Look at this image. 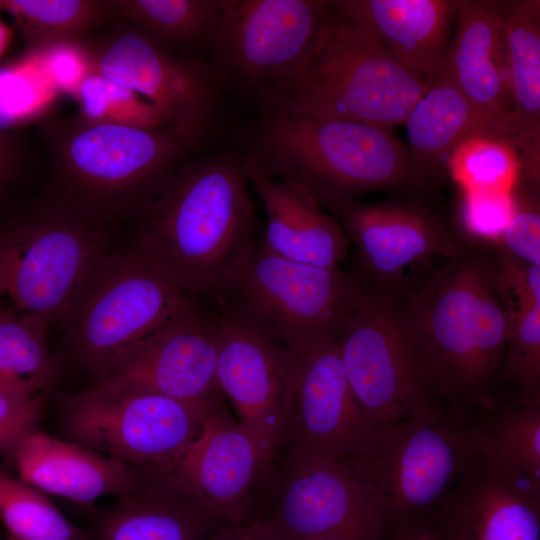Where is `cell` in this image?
<instances>
[{"label":"cell","mask_w":540,"mask_h":540,"mask_svg":"<svg viewBox=\"0 0 540 540\" xmlns=\"http://www.w3.org/2000/svg\"><path fill=\"white\" fill-rule=\"evenodd\" d=\"M455 23L446 74L480 110L495 137L510 144L509 66L497 1L456 0Z\"/></svg>","instance_id":"7402d4cb"},{"label":"cell","mask_w":540,"mask_h":540,"mask_svg":"<svg viewBox=\"0 0 540 540\" xmlns=\"http://www.w3.org/2000/svg\"><path fill=\"white\" fill-rule=\"evenodd\" d=\"M481 452L477 421L437 411L376 426L346 463L393 531L430 522Z\"/></svg>","instance_id":"ba28073f"},{"label":"cell","mask_w":540,"mask_h":540,"mask_svg":"<svg viewBox=\"0 0 540 540\" xmlns=\"http://www.w3.org/2000/svg\"><path fill=\"white\" fill-rule=\"evenodd\" d=\"M311 540H344L342 538L333 537V536H326V537H319Z\"/></svg>","instance_id":"bcb514c9"},{"label":"cell","mask_w":540,"mask_h":540,"mask_svg":"<svg viewBox=\"0 0 540 540\" xmlns=\"http://www.w3.org/2000/svg\"><path fill=\"white\" fill-rule=\"evenodd\" d=\"M299 372L274 456L347 462L375 426L356 403L336 342L299 357Z\"/></svg>","instance_id":"e0dca14e"},{"label":"cell","mask_w":540,"mask_h":540,"mask_svg":"<svg viewBox=\"0 0 540 540\" xmlns=\"http://www.w3.org/2000/svg\"><path fill=\"white\" fill-rule=\"evenodd\" d=\"M460 191L511 193L521 178L516 150L501 140L478 136L464 142L449 164Z\"/></svg>","instance_id":"d6a6232c"},{"label":"cell","mask_w":540,"mask_h":540,"mask_svg":"<svg viewBox=\"0 0 540 540\" xmlns=\"http://www.w3.org/2000/svg\"><path fill=\"white\" fill-rule=\"evenodd\" d=\"M379 38L405 67L444 75L456 18V0H335Z\"/></svg>","instance_id":"d4e9b609"},{"label":"cell","mask_w":540,"mask_h":540,"mask_svg":"<svg viewBox=\"0 0 540 540\" xmlns=\"http://www.w3.org/2000/svg\"><path fill=\"white\" fill-rule=\"evenodd\" d=\"M1 301L0 297V390L24 397L44 396L60 374L48 347L49 325Z\"/></svg>","instance_id":"f1b7e54d"},{"label":"cell","mask_w":540,"mask_h":540,"mask_svg":"<svg viewBox=\"0 0 540 540\" xmlns=\"http://www.w3.org/2000/svg\"><path fill=\"white\" fill-rule=\"evenodd\" d=\"M47 139L55 195L109 221L125 213L138 217L190 156L170 129L91 122L79 115L48 127Z\"/></svg>","instance_id":"8992f818"},{"label":"cell","mask_w":540,"mask_h":540,"mask_svg":"<svg viewBox=\"0 0 540 540\" xmlns=\"http://www.w3.org/2000/svg\"><path fill=\"white\" fill-rule=\"evenodd\" d=\"M0 520L22 540H87L88 532L71 523L43 492L0 472Z\"/></svg>","instance_id":"1f68e13d"},{"label":"cell","mask_w":540,"mask_h":540,"mask_svg":"<svg viewBox=\"0 0 540 540\" xmlns=\"http://www.w3.org/2000/svg\"><path fill=\"white\" fill-rule=\"evenodd\" d=\"M207 540H275L257 523L244 526L227 525L212 534Z\"/></svg>","instance_id":"7bdbcfd3"},{"label":"cell","mask_w":540,"mask_h":540,"mask_svg":"<svg viewBox=\"0 0 540 540\" xmlns=\"http://www.w3.org/2000/svg\"><path fill=\"white\" fill-rule=\"evenodd\" d=\"M108 222L55 194L2 220L0 297L48 325H62L108 253Z\"/></svg>","instance_id":"52a82bcc"},{"label":"cell","mask_w":540,"mask_h":540,"mask_svg":"<svg viewBox=\"0 0 540 540\" xmlns=\"http://www.w3.org/2000/svg\"><path fill=\"white\" fill-rule=\"evenodd\" d=\"M245 171L265 210V247L291 261L339 268L350 242L337 218L296 185Z\"/></svg>","instance_id":"cb8c5ba5"},{"label":"cell","mask_w":540,"mask_h":540,"mask_svg":"<svg viewBox=\"0 0 540 540\" xmlns=\"http://www.w3.org/2000/svg\"><path fill=\"white\" fill-rule=\"evenodd\" d=\"M11 40V31L3 22L0 21V57L5 52Z\"/></svg>","instance_id":"f6af8a7d"},{"label":"cell","mask_w":540,"mask_h":540,"mask_svg":"<svg viewBox=\"0 0 540 540\" xmlns=\"http://www.w3.org/2000/svg\"><path fill=\"white\" fill-rule=\"evenodd\" d=\"M112 3L115 19L137 28L167 51L209 62L220 20V0Z\"/></svg>","instance_id":"83f0119b"},{"label":"cell","mask_w":540,"mask_h":540,"mask_svg":"<svg viewBox=\"0 0 540 540\" xmlns=\"http://www.w3.org/2000/svg\"><path fill=\"white\" fill-rule=\"evenodd\" d=\"M512 198V215L496 249L522 263L540 266L539 192L519 181Z\"/></svg>","instance_id":"74e56055"},{"label":"cell","mask_w":540,"mask_h":540,"mask_svg":"<svg viewBox=\"0 0 540 540\" xmlns=\"http://www.w3.org/2000/svg\"><path fill=\"white\" fill-rule=\"evenodd\" d=\"M364 285L336 342L356 403L375 427L440 411L417 365L395 295Z\"/></svg>","instance_id":"5bb4252c"},{"label":"cell","mask_w":540,"mask_h":540,"mask_svg":"<svg viewBox=\"0 0 540 540\" xmlns=\"http://www.w3.org/2000/svg\"><path fill=\"white\" fill-rule=\"evenodd\" d=\"M23 148L14 131H0V199L19 175Z\"/></svg>","instance_id":"b9f144b4"},{"label":"cell","mask_w":540,"mask_h":540,"mask_svg":"<svg viewBox=\"0 0 540 540\" xmlns=\"http://www.w3.org/2000/svg\"><path fill=\"white\" fill-rule=\"evenodd\" d=\"M332 213L357 248L358 276L379 290H400L409 265L437 256L450 259L465 249V243L421 200L394 196L371 204L355 201Z\"/></svg>","instance_id":"2e32d148"},{"label":"cell","mask_w":540,"mask_h":540,"mask_svg":"<svg viewBox=\"0 0 540 540\" xmlns=\"http://www.w3.org/2000/svg\"><path fill=\"white\" fill-rule=\"evenodd\" d=\"M136 467L133 487L94 518L87 540H207L228 525L170 471Z\"/></svg>","instance_id":"44dd1931"},{"label":"cell","mask_w":540,"mask_h":540,"mask_svg":"<svg viewBox=\"0 0 540 540\" xmlns=\"http://www.w3.org/2000/svg\"><path fill=\"white\" fill-rule=\"evenodd\" d=\"M5 540H22V539H18L9 535Z\"/></svg>","instance_id":"7dc6e473"},{"label":"cell","mask_w":540,"mask_h":540,"mask_svg":"<svg viewBox=\"0 0 540 540\" xmlns=\"http://www.w3.org/2000/svg\"><path fill=\"white\" fill-rule=\"evenodd\" d=\"M79 116L91 122L145 130L169 129L157 109L142 96L98 73H89L74 96Z\"/></svg>","instance_id":"836d02e7"},{"label":"cell","mask_w":540,"mask_h":540,"mask_svg":"<svg viewBox=\"0 0 540 540\" xmlns=\"http://www.w3.org/2000/svg\"><path fill=\"white\" fill-rule=\"evenodd\" d=\"M28 51L61 42H85L92 31L115 20L112 0H6Z\"/></svg>","instance_id":"f546056e"},{"label":"cell","mask_w":540,"mask_h":540,"mask_svg":"<svg viewBox=\"0 0 540 540\" xmlns=\"http://www.w3.org/2000/svg\"><path fill=\"white\" fill-rule=\"evenodd\" d=\"M334 17L332 0H220L209 64L227 90L254 100L306 67Z\"/></svg>","instance_id":"30bf717a"},{"label":"cell","mask_w":540,"mask_h":540,"mask_svg":"<svg viewBox=\"0 0 540 540\" xmlns=\"http://www.w3.org/2000/svg\"><path fill=\"white\" fill-rule=\"evenodd\" d=\"M200 306L132 248L106 253L62 325L76 360L97 377L138 343Z\"/></svg>","instance_id":"9c48e42d"},{"label":"cell","mask_w":540,"mask_h":540,"mask_svg":"<svg viewBox=\"0 0 540 540\" xmlns=\"http://www.w3.org/2000/svg\"><path fill=\"white\" fill-rule=\"evenodd\" d=\"M496 261L504 285L517 298V308L540 304V266L522 263L499 250Z\"/></svg>","instance_id":"60d3db41"},{"label":"cell","mask_w":540,"mask_h":540,"mask_svg":"<svg viewBox=\"0 0 540 540\" xmlns=\"http://www.w3.org/2000/svg\"><path fill=\"white\" fill-rule=\"evenodd\" d=\"M392 294L435 407L464 421L492 412L515 309L488 250L465 244L459 255L417 281L406 278Z\"/></svg>","instance_id":"6da1fadb"},{"label":"cell","mask_w":540,"mask_h":540,"mask_svg":"<svg viewBox=\"0 0 540 540\" xmlns=\"http://www.w3.org/2000/svg\"><path fill=\"white\" fill-rule=\"evenodd\" d=\"M509 66L512 110L510 144L516 150L520 181L540 188V1L497 0Z\"/></svg>","instance_id":"484cf974"},{"label":"cell","mask_w":540,"mask_h":540,"mask_svg":"<svg viewBox=\"0 0 540 540\" xmlns=\"http://www.w3.org/2000/svg\"><path fill=\"white\" fill-rule=\"evenodd\" d=\"M250 186L233 148L188 158L137 217L133 248L213 309L224 278L263 232Z\"/></svg>","instance_id":"7a4b0ae2"},{"label":"cell","mask_w":540,"mask_h":540,"mask_svg":"<svg viewBox=\"0 0 540 540\" xmlns=\"http://www.w3.org/2000/svg\"><path fill=\"white\" fill-rule=\"evenodd\" d=\"M219 318L200 306L119 357L96 379L150 390L206 415L227 407L217 380Z\"/></svg>","instance_id":"9a60e30c"},{"label":"cell","mask_w":540,"mask_h":540,"mask_svg":"<svg viewBox=\"0 0 540 540\" xmlns=\"http://www.w3.org/2000/svg\"><path fill=\"white\" fill-rule=\"evenodd\" d=\"M430 523L440 540H540V483L482 450Z\"/></svg>","instance_id":"ffe728a7"},{"label":"cell","mask_w":540,"mask_h":540,"mask_svg":"<svg viewBox=\"0 0 540 540\" xmlns=\"http://www.w3.org/2000/svg\"><path fill=\"white\" fill-rule=\"evenodd\" d=\"M332 1L334 22L319 51L299 74L254 102L381 128L403 125L436 79L405 67L367 25Z\"/></svg>","instance_id":"277c9868"},{"label":"cell","mask_w":540,"mask_h":540,"mask_svg":"<svg viewBox=\"0 0 540 540\" xmlns=\"http://www.w3.org/2000/svg\"><path fill=\"white\" fill-rule=\"evenodd\" d=\"M499 379L514 389L513 403L540 404V304L515 309L496 381Z\"/></svg>","instance_id":"e575fe53"},{"label":"cell","mask_w":540,"mask_h":540,"mask_svg":"<svg viewBox=\"0 0 540 540\" xmlns=\"http://www.w3.org/2000/svg\"><path fill=\"white\" fill-rule=\"evenodd\" d=\"M0 9H2V1H0Z\"/></svg>","instance_id":"c3c4849f"},{"label":"cell","mask_w":540,"mask_h":540,"mask_svg":"<svg viewBox=\"0 0 540 540\" xmlns=\"http://www.w3.org/2000/svg\"><path fill=\"white\" fill-rule=\"evenodd\" d=\"M13 467L20 480L41 492L83 505L125 494L138 477L134 465L38 430L21 442Z\"/></svg>","instance_id":"603a6c76"},{"label":"cell","mask_w":540,"mask_h":540,"mask_svg":"<svg viewBox=\"0 0 540 540\" xmlns=\"http://www.w3.org/2000/svg\"><path fill=\"white\" fill-rule=\"evenodd\" d=\"M403 125L414 165L434 186L449 177L450 161L464 142L478 136L497 139L480 110L446 73L418 100Z\"/></svg>","instance_id":"4316f807"},{"label":"cell","mask_w":540,"mask_h":540,"mask_svg":"<svg viewBox=\"0 0 540 540\" xmlns=\"http://www.w3.org/2000/svg\"><path fill=\"white\" fill-rule=\"evenodd\" d=\"M57 90L27 56L0 65V131H14L52 106Z\"/></svg>","instance_id":"d590c367"},{"label":"cell","mask_w":540,"mask_h":540,"mask_svg":"<svg viewBox=\"0 0 540 540\" xmlns=\"http://www.w3.org/2000/svg\"><path fill=\"white\" fill-rule=\"evenodd\" d=\"M477 422L484 452L540 483V404L497 403Z\"/></svg>","instance_id":"4dcf8cb0"},{"label":"cell","mask_w":540,"mask_h":540,"mask_svg":"<svg viewBox=\"0 0 540 540\" xmlns=\"http://www.w3.org/2000/svg\"><path fill=\"white\" fill-rule=\"evenodd\" d=\"M39 67L57 92L75 96L79 85L91 73L85 42H61L26 54Z\"/></svg>","instance_id":"f35d334b"},{"label":"cell","mask_w":540,"mask_h":540,"mask_svg":"<svg viewBox=\"0 0 540 540\" xmlns=\"http://www.w3.org/2000/svg\"><path fill=\"white\" fill-rule=\"evenodd\" d=\"M513 211L511 193L461 191L457 223L468 245L498 246ZM484 246V247H485Z\"/></svg>","instance_id":"8d00e7d4"},{"label":"cell","mask_w":540,"mask_h":540,"mask_svg":"<svg viewBox=\"0 0 540 540\" xmlns=\"http://www.w3.org/2000/svg\"><path fill=\"white\" fill-rule=\"evenodd\" d=\"M253 523L275 540H384L390 531L352 468L322 456H274Z\"/></svg>","instance_id":"7c38bea8"},{"label":"cell","mask_w":540,"mask_h":540,"mask_svg":"<svg viewBox=\"0 0 540 540\" xmlns=\"http://www.w3.org/2000/svg\"><path fill=\"white\" fill-rule=\"evenodd\" d=\"M389 540H440L430 522L395 529Z\"/></svg>","instance_id":"ee69618b"},{"label":"cell","mask_w":540,"mask_h":540,"mask_svg":"<svg viewBox=\"0 0 540 540\" xmlns=\"http://www.w3.org/2000/svg\"><path fill=\"white\" fill-rule=\"evenodd\" d=\"M217 380L239 422L274 457L300 359L256 330L218 314Z\"/></svg>","instance_id":"d6986e66"},{"label":"cell","mask_w":540,"mask_h":540,"mask_svg":"<svg viewBox=\"0 0 540 540\" xmlns=\"http://www.w3.org/2000/svg\"><path fill=\"white\" fill-rule=\"evenodd\" d=\"M364 287L358 274L272 253L261 234L224 278L213 309L300 357L338 341Z\"/></svg>","instance_id":"5b68a950"},{"label":"cell","mask_w":540,"mask_h":540,"mask_svg":"<svg viewBox=\"0 0 540 540\" xmlns=\"http://www.w3.org/2000/svg\"><path fill=\"white\" fill-rule=\"evenodd\" d=\"M44 396L24 397L0 390V457L10 467L21 442L37 430Z\"/></svg>","instance_id":"ab89813d"},{"label":"cell","mask_w":540,"mask_h":540,"mask_svg":"<svg viewBox=\"0 0 540 540\" xmlns=\"http://www.w3.org/2000/svg\"><path fill=\"white\" fill-rule=\"evenodd\" d=\"M85 46L91 72L149 101L190 155L214 138L227 89L208 61L173 54L123 22Z\"/></svg>","instance_id":"8fae6325"},{"label":"cell","mask_w":540,"mask_h":540,"mask_svg":"<svg viewBox=\"0 0 540 540\" xmlns=\"http://www.w3.org/2000/svg\"><path fill=\"white\" fill-rule=\"evenodd\" d=\"M237 151L245 168L287 181L333 212L366 193L423 201L435 187L391 128L258 106Z\"/></svg>","instance_id":"3957f363"},{"label":"cell","mask_w":540,"mask_h":540,"mask_svg":"<svg viewBox=\"0 0 540 540\" xmlns=\"http://www.w3.org/2000/svg\"><path fill=\"white\" fill-rule=\"evenodd\" d=\"M273 456L231 414L208 413L199 436L166 470L225 523H253Z\"/></svg>","instance_id":"ac0fdd59"},{"label":"cell","mask_w":540,"mask_h":540,"mask_svg":"<svg viewBox=\"0 0 540 540\" xmlns=\"http://www.w3.org/2000/svg\"><path fill=\"white\" fill-rule=\"evenodd\" d=\"M205 416L177 399L105 379L62 405L70 441L134 466L162 469L199 436Z\"/></svg>","instance_id":"4fadbf2b"}]
</instances>
